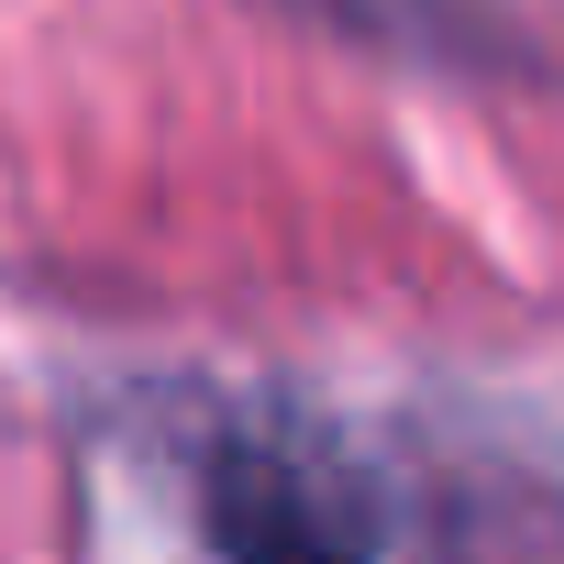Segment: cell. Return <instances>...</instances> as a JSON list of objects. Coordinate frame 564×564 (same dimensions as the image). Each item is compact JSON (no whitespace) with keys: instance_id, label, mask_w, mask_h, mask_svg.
Wrapping results in <instances>:
<instances>
[{"instance_id":"obj_2","label":"cell","mask_w":564,"mask_h":564,"mask_svg":"<svg viewBox=\"0 0 564 564\" xmlns=\"http://www.w3.org/2000/svg\"><path fill=\"white\" fill-rule=\"evenodd\" d=\"M289 12H311L355 45H399V56H476L487 45V0H289Z\"/></svg>"},{"instance_id":"obj_1","label":"cell","mask_w":564,"mask_h":564,"mask_svg":"<svg viewBox=\"0 0 564 564\" xmlns=\"http://www.w3.org/2000/svg\"><path fill=\"white\" fill-rule=\"evenodd\" d=\"M188 498L221 564H388V509L311 421H221L188 454Z\"/></svg>"}]
</instances>
